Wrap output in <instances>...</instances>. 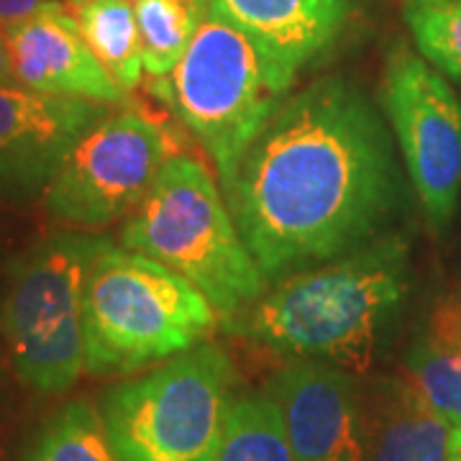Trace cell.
Instances as JSON below:
<instances>
[{
	"label": "cell",
	"mask_w": 461,
	"mask_h": 461,
	"mask_svg": "<svg viewBox=\"0 0 461 461\" xmlns=\"http://www.w3.org/2000/svg\"><path fill=\"white\" fill-rule=\"evenodd\" d=\"M221 187L264 280L277 282L375 241L402 180L366 93L321 77L282 103Z\"/></svg>",
	"instance_id": "obj_1"
},
{
	"label": "cell",
	"mask_w": 461,
	"mask_h": 461,
	"mask_svg": "<svg viewBox=\"0 0 461 461\" xmlns=\"http://www.w3.org/2000/svg\"><path fill=\"white\" fill-rule=\"evenodd\" d=\"M408 241L390 233L293 272L236 315V330L293 359L364 375L379 333L408 293Z\"/></svg>",
	"instance_id": "obj_2"
},
{
	"label": "cell",
	"mask_w": 461,
	"mask_h": 461,
	"mask_svg": "<svg viewBox=\"0 0 461 461\" xmlns=\"http://www.w3.org/2000/svg\"><path fill=\"white\" fill-rule=\"evenodd\" d=\"M215 323L218 311L193 282L108 241L85 287V372L133 375L203 344Z\"/></svg>",
	"instance_id": "obj_3"
},
{
	"label": "cell",
	"mask_w": 461,
	"mask_h": 461,
	"mask_svg": "<svg viewBox=\"0 0 461 461\" xmlns=\"http://www.w3.org/2000/svg\"><path fill=\"white\" fill-rule=\"evenodd\" d=\"M121 247L175 269L218 313L239 315L264 295L267 280L230 215L223 187L193 157L167 159L147 198L123 221Z\"/></svg>",
	"instance_id": "obj_4"
},
{
	"label": "cell",
	"mask_w": 461,
	"mask_h": 461,
	"mask_svg": "<svg viewBox=\"0 0 461 461\" xmlns=\"http://www.w3.org/2000/svg\"><path fill=\"white\" fill-rule=\"evenodd\" d=\"M295 77V67L211 8L180 65L157 77L154 90L211 154L223 182L293 95Z\"/></svg>",
	"instance_id": "obj_5"
},
{
	"label": "cell",
	"mask_w": 461,
	"mask_h": 461,
	"mask_svg": "<svg viewBox=\"0 0 461 461\" xmlns=\"http://www.w3.org/2000/svg\"><path fill=\"white\" fill-rule=\"evenodd\" d=\"M105 236L57 230L11 269L0 333L16 377L39 395H65L85 372V287Z\"/></svg>",
	"instance_id": "obj_6"
},
{
	"label": "cell",
	"mask_w": 461,
	"mask_h": 461,
	"mask_svg": "<svg viewBox=\"0 0 461 461\" xmlns=\"http://www.w3.org/2000/svg\"><path fill=\"white\" fill-rule=\"evenodd\" d=\"M233 364L203 344L126 379L103 397V420L123 461H213L233 411Z\"/></svg>",
	"instance_id": "obj_7"
},
{
	"label": "cell",
	"mask_w": 461,
	"mask_h": 461,
	"mask_svg": "<svg viewBox=\"0 0 461 461\" xmlns=\"http://www.w3.org/2000/svg\"><path fill=\"white\" fill-rule=\"evenodd\" d=\"M169 157L162 129L149 115L121 105L67 154L44 190V208L67 229H105L141 205Z\"/></svg>",
	"instance_id": "obj_8"
},
{
	"label": "cell",
	"mask_w": 461,
	"mask_h": 461,
	"mask_svg": "<svg viewBox=\"0 0 461 461\" xmlns=\"http://www.w3.org/2000/svg\"><path fill=\"white\" fill-rule=\"evenodd\" d=\"M379 105L433 229L454 218L461 195V95L405 47L390 51Z\"/></svg>",
	"instance_id": "obj_9"
},
{
	"label": "cell",
	"mask_w": 461,
	"mask_h": 461,
	"mask_svg": "<svg viewBox=\"0 0 461 461\" xmlns=\"http://www.w3.org/2000/svg\"><path fill=\"white\" fill-rule=\"evenodd\" d=\"M108 113L105 103L0 87V200L44 195L72 147Z\"/></svg>",
	"instance_id": "obj_10"
},
{
	"label": "cell",
	"mask_w": 461,
	"mask_h": 461,
	"mask_svg": "<svg viewBox=\"0 0 461 461\" xmlns=\"http://www.w3.org/2000/svg\"><path fill=\"white\" fill-rule=\"evenodd\" d=\"M295 461H366L369 423L351 372L318 359H293L272 377Z\"/></svg>",
	"instance_id": "obj_11"
},
{
	"label": "cell",
	"mask_w": 461,
	"mask_h": 461,
	"mask_svg": "<svg viewBox=\"0 0 461 461\" xmlns=\"http://www.w3.org/2000/svg\"><path fill=\"white\" fill-rule=\"evenodd\" d=\"M14 72L21 87L47 95L126 105L129 90L115 83L90 50L77 16L62 3L44 0L29 16L5 26Z\"/></svg>",
	"instance_id": "obj_12"
},
{
	"label": "cell",
	"mask_w": 461,
	"mask_h": 461,
	"mask_svg": "<svg viewBox=\"0 0 461 461\" xmlns=\"http://www.w3.org/2000/svg\"><path fill=\"white\" fill-rule=\"evenodd\" d=\"M211 8L300 72L341 39L357 0H211Z\"/></svg>",
	"instance_id": "obj_13"
},
{
	"label": "cell",
	"mask_w": 461,
	"mask_h": 461,
	"mask_svg": "<svg viewBox=\"0 0 461 461\" xmlns=\"http://www.w3.org/2000/svg\"><path fill=\"white\" fill-rule=\"evenodd\" d=\"M451 430L405 379H395L379 397L366 461H448Z\"/></svg>",
	"instance_id": "obj_14"
},
{
	"label": "cell",
	"mask_w": 461,
	"mask_h": 461,
	"mask_svg": "<svg viewBox=\"0 0 461 461\" xmlns=\"http://www.w3.org/2000/svg\"><path fill=\"white\" fill-rule=\"evenodd\" d=\"M405 382L433 411L461 426V305L446 303L405 354Z\"/></svg>",
	"instance_id": "obj_15"
},
{
	"label": "cell",
	"mask_w": 461,
	"mask_h": 461,
	"mask_svg": "<svg viewBox=\"0 0 461 461\" xmlns=\"http://www.w3.org/2000/svg\"><path fill=\"white\" fill-rule=\"evenodd\" d=\"M75 16L90 50L115 83L129 93L139 87L144 77V54L133 0H83L75 5Z\"/></svg>",
	"instance_id": "obj_16"
},
{
	"label": "cell",
	"mask_w": 461,
	"mask_h": 461,
	"mask_svg": "<svg viewBox=\"0 0 461 461\" xmlns=\"http://www.w3.org/2000/svg\"><path fill=\"white\" fill-rule=\"evenodd\" d=\"M144 72L167 77L180 65L193 36L211 11V0H133Z\"/></svg>",
	"instance_id": "obj_17"
},
{
	"label": "cell",
	"mask_w": 461,
	"mask_h": 461,
	"mask_svg": "<svg viewBox=\"0 0 461 461\" xmlns=\"http://www.w3.org/2000/svg\"><path fill=\"white\" fill-rule=\"evenodd\" d=\"M23 461H123L108 436L103 412L75 400L51 415L36 430Z\"/></svg>",
	"instance_id": "obj_18"
},
{
	"label": "cell",
	"mask_w": 461,
	"mask_h": 461,
	"mask_svg": "<svg viewBox=\"0 0 461 461\" xmlns=\"http://www.w3.org/2000/svg\"><path fill=\"white\" fill-rule=\"evenodd\" d=\"M213 461H295L272 397L267 393L236 397L229 429Z\"/></svg>",
	"instance_id": "obj_19"
},
{
	"label": "cell",
	"mask_w": 461,
	"mask_h": 461,
	"mask_svg": "<svg viewBox=\"0 0 461 461\" xmlns=\"http://www.w3.org/2000/svg\"><path fill=\"white\" fill-rule=\"evenodd\" d=\"M402 18L420 57L461 83V0H405Z\"/></svg>",
	"instance_id": "obj_20"
},
{
	"label": "cell",
	"mask_w": 461,
	"mask_h": 461,
	"mask_svg": "<svg viewBox=\"0 0 461 461\" xmlns=\"http://www.w3.org/2000/svg\"><path fill=\"white\" fill-rule=\"evenodd\" d=\"M44 0H0V26H11L23 16H29L33 8H39Z\"/></svg>",
	"instance_id": "obj_21"
},
{
	"label": "cell",
	"mask_w": 461,
	"mask_h": 461,
	"mask_svg": "<svg viewBox=\"0 0 461 461\" xmlns=\"http://www.w3.org/2000/svg\"><path fill=\"white\" fill-rule=\"evenodd\" d=\"M18 85L16 72H14V59H11V47H8V33L5 26H0V87Z\"/></svg>",
	"instance_id": "obj_22"
},
{
	"label": "cell",
	"mask_w": 461,
	"mask_h": 461,
	"mask_svg": "<svg viewBox=\"0 0 461 461\" xmlns=\"http://www.w3.org/2000/svg\"><path fill=\"white\" fill-rule=\"evenodd\" d=\"M448 461H461V426L451 430V446H448Z\"/></svg>",
	"instance_id": "obj_23"
},
{
	"label": "cell",
	"mask_w": 461,
	"mask_h": 461,
	"mask_svg": "<svg viewBox=\"0 0 461 461\" xmlns=\"http://www.w3.org/2000/svg\"><path fill=\"white\" fill-rule=\"evenodd\" d=\"M80 3H83V0H69V5H72V8H75V5H80Z\"/></svg>",
	"instance_id": "obj_24"
}]
</instances>
